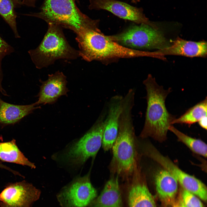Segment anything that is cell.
<instances>
[{
  "label": "cell",
  "instance_id": "obj_1",
  "mask_svg": "<svg viewBox=\"0 0 207 207\" xmlns=\"http://www.w3.org/2000/svg\"><path fill=\"white\" fill-rule=\"evenodd\" d=\"M135 98L126 95L123 99L118 135L112 147L109 168L112 175L129 180L139 164L133 118Z\"/></svg>",
  "mask_w": 207,
  "mask_h": 207
},
{
  "label": "cell",
  "instance_id": "obj_2",
  "mask_svg": "<svg viewBox=\"0 0 207 207\" xmlns=\"http://www.w3.org/2000/svg\"><path fill=\"white\" fill-rule=\"evenodd\" d=\"M143 84L146 91L147 107L140 137L142 138L150 137L162 142L166 140L169 128L176 118L168 111L165 103L171 89H164L150 74L148 75Z\"/></svg>",
  "mask_w": 207,
  "mask_h": 207
},
{
  "label": "cell",
  "instance_id": "obj_3",
  "mask_svg": "<svg viewBox=\"0 0 207 207\" xmlns=\"http://www.w3.org/2000/svg\"><path fill=\"white\" fill-rule=\"evenodd\" d=\"M80 57L88 61L152 56V52L127 48L110 39L99 30H86L76 35Z\"/></svg>",
  "mask_w": 207,
  "mask_h": 207
},
{
  "label": "cell",
  "instance_id": "obj_4",
  "mask_svg": "<svg viewBox=\"0 0 207 207\" xmlns=\"http://www.w3.org/2000/svg\"><path fill=\"white\" fill-rule=\"evenodd\" d=\"M40 12L26 15L42 19L47 24L58 25L76 35L87 30H99V20L82 13L74 0H44Z\"/></svg>",
  "mask_w": 207,
  "mask_h": 207
},
{
  "label": "cell",
  "instance_id": "obj_5",
  "mask_svg": "<svg viewBox=\"0 0 207 207\" xmlns=\"http://www.w3.org/2000/svg\"><path fill=\"white\" fill-rule=\"evenodd\" d=\"M47 31L39 45L28 51L38 69L46 68L59 59L74 60L80 57L78 50L68 43L60 26L49 23Z\"/></svg>",
  "mask_w": 207,
  "mask_h": 207
},
{
  "label": "cell",
  "instance_id": "obj_6",
  "mask_svg": "<svg viewBox=\"0 0 207 207\" xmlns=\"http://www.w3.org/2000/svg\"><path fill=\"white\" fill-rule=\"evenodd\" d=\"M107 110L106 104L93 126L68 147L61 156L62 159L72 166H78L95 156L102 145Z\"/></svg>",
  "mask_w": 207,
  "mask_h": 207
},
{
  "label": "cell",
  "instance_id": "obj_7",
  "mask_svg": "<svg viewBox=\"0 0 207 207\" xmlns=\"http://www.w3.org/2000/svg\"><path fill=\"white\" fill-rule=\"evenodd\" d=\"M133 25L122 32L108 36L112 41L130 49L160 50L170 45L168 41L158 28L149 24Z\"/></svg>",
  "mask_w": 207,
  "mask_h": 207
},
{
  "label": "cell",
  "instance_id": "obj_8",
  "mask_svg": "<svg viewBox=\"0 0 207 207\" xmlns=\"http://www.w3.org/2000/svg\"><path fill=\"white\" fill-rule=\"evenodd\" d=\"M142 152L143 154L156 162L163 168L169 172L183 189L198 196L204 201H206L207 188L200 180L182 170L151 143L144 144L142 147Z\"/></svg>",
  "mask_w": 207,
  "mask_h": 207
},
{
  "label": "cell",
  "instance_id": "obj_9",
  "mask_svg": "<svg viewBox=\"0 0 207 207\" xmlns=\"http://www.w3.org/2000/svg\"><path fill=\"white\" fill-rule=\"evenodd\" d=\"M40 191L25 180L9 183L0 193V207H30Z\"/></svg>",
  "mask_w": 207,
  "mask_h": 207
},
{
  "label": "cell",
  "instance_id": "obj_10",
  "mask_svg": "<svg viewBox=\"0 0 207 207\" xmlns=\"http://www.w3.org/2000/svg\"><path fill=\"white\" fill-rule=\"evenodd\" d=\"M89 8L90 10H105L121 19L132 21L137 24L143 23L152 26L145 17L141 8L117 0H89Z\"/></svg>",
  "mask_w": 207,
  "mask_h": 207
},
{
  "label": "cell",
  "instance_id": "obj_11",
  "mask_svg": "<svg viewBox=\"0 0 207 207\" xmlns=\"http://www.w3.org/2000/svg\"><path fill=\"white\" fill-rule=\"evenodd\" d=\"M89 172L77 178L63 193L64 200L69 207H85L96 197L97 191L91 184Z\"/></svg>",
  "mask_w": 207,
  "mask_h": 207
},
{
  "label": "cell",
  "instance_id": "obj_12",
  "mask_svg": "<svg viewBox=\"0 0 207 207\" xmlns=\"http://www.w3.org/2000/svg\"><path fill=\"white\" fill-rule=\"evenodd\" d=\"M123 98L121 95H115L106 103L107 114L102 145L105 151L112 148L118 136Z\"/></svg>",
  "mask_w": 207,
  "mask_h": 207
},
{
  "label": "cell",
  "instance_id": "obj_13",
  "mask_svg": "<svg viewBox=\"0 0 207 207\" xmlns=\"http://www.w3.org/2000/svg\"><path fill=\"white\" fill-rule=\"evenodd\" d=\"M128 181L130 182L128 198L129 207H156L140 165L136 167Z\"/></svg>",
  "mask_w": 207,
  "mask_h": 207
},
{
  "label": "cell",
  "instance_id": "obj_14",
  "mask_svg": "<svg viewBox=\"0 0 207 207\" xmlns=\"http://www.w3.org/2000/svg\"><path fill=\"white\" fill-rule=\"evenodd\" d=\"M66 77L62 72H56L49 74L48 79L43 82L35 103L45 104L54 103L60 97L66 94Z\"/></svg>",
  "mask_w": 207,
  "mask_h": 207
},
{
  "label": "cell",
  "instance_id": "obj_15",
  "mask_svg": "<svg viewBox=\"0 0 207 207\" xmlns=\"http://www.w3.org/2000/svg\"><path fill=\"white\" fill-rule=\"evenodd\" d=\"M162 57L167 55H182L190 57H205L207 53V43L205 41H188L179 38L168 47L154 52Z\"/></svg>",
  "mask_w": 207,
  "mask_h": 207
},
{
  "label": "cell",
  "instance_id": "obj_16",
  "mask_svg": "<svg viewBox=\"0 0 207 207\" xmlns=\"http://www.w3.org/2000/svg\"><path fill=\"white\" fill-rule=\"evenodd\" d=\"M157 193L166 207H170L175 203L178 190L176 178L168 171L163 168L158 170L154 176Z\"/></svg>",
  "mask_w": 207,
  "mask_h": 207
},
{
  "label": "cell",
  "instance_id": "obj_17",
  "mask_svg": "<svg viewBox=\"0 0 207 207\" xmlns=\"http://www.w3.org/2000/svg\"><path fill=\"white\" fill-rule=\"evenodd\" d=\"M118 177L113 175L106 184L93 207H122Z\"/></svg>",
  "mask_w": 207,
  "mask_h": 207
},
{
  "label": "cell",
  "instance_id": "obj_18",
  "mask_svg": "<svg viewBox=\"0 0 207 207\" xmlns=\"http://www.w3.org/2000/svg\"><path fill=\"white\" fill-rule=\"evenodd\" d=\"M35 103L16 105L5 102L0 98V123L5 124L14 123L38 108Z\"/></svg>",
  "mask_w": 207,
  "mask_h": 207
},
{
  "label": "cell",
  "instance_id": "obj_19",
  "mask_svg": "<svg viewBox=\"0 0 207 207\" xmlns=\"http://www.w3.org/2000/svg\"><path fill=\"white\" fill-rule=\"evenodd\" d=\"M0 161L27 166L32 168H36L34 164L20 150L14 139L9 141L0 142Z\"/></svg>",
  "mask_w": 207,
  "mask_h": 207
},
{
  "label": "cell",
  "instance_id": "obj_20",
  "mask_svg": "<svg viewBox=\"0 0 207 207\" xmlns=\"http://www.w3.org/2000/svg\"><path fill=\"white\" fill-rule=\"evenodd\" d=\"M206 97L202 101L188 109L179 118H176L172 124H185L190 126L198 122L202 118L207 116Z\"/></svg>",
  "mask_w": 207,
  "mask_h": 207
},
{
  "label": "cell",
  "instance_id": "obj_21",
  "mask_svg": "<svg viewBox=\"0 0 207 207\" xmlns=\"http://www.w3.org/2000/svg\"><path fill=\"white\" fill-rule=\"evenodd\" d=\"M21 5V0H0V15L10 26L16 38L20 37L17 29L15 8Z\"/></svg>",
  "mask_w": 207,
  "mask_h": 207
},
{
  "label": "cell",
  "instance_id": "obj_22",
  "mask_svg": "<svg viewBox=\"0 0 207 207\" xmlns=\"http://www.w3.org/2000/svg\"><path fill=\"white\" fill-rule=\"evenodd\" d=\"M168 130L176 135L179 141L185 145L193 152L206 157L207 145L204 141L188 136L172 125L169 127Z\"/></svg>",
  "mask_w": 207,
  "mask_h": 207
},
{
  "label": "cell",
  "instance_id": "obj_23",
  "mask_svg": "<svg viewBox=\"0 0 207 207\" xmlns=\"http://www.w3.org/2000/svg\"><path fill=\"white\" fill-rule=\"evenodd\" d=\"M180 195L185 207H204L201 201L196 195L183 188Z\"/></svg>",
  "mask_w": 207,
  "mask_h": 207
},
{
  "label": "cell",
  "instance_id": "obj_24",
  "mask_svg": "<svg viewBox=\"0 0 207 207\" xmlns=\"http://www.w3.org/2000/svg\"><path fill=\"white\" fill-rule=\"evenodd\" d=\"M14 51L13 47L0 36V89L2 87L1 85L3 78L1 68L2 60L5 57L12 53Z\"/></svg>",
  "mask_w": 207,
  "mask_h": 207
},
{
  "label": "cell",
  "instance_id": "obj_25",
  "mask_svg": "<svg viewBox=\"0 0 207 207\" xmlns=\"http://www.w3.org/2000/svg\"><path fill=\"white\" fill-rule=\"evenodd\" d=\"M36 0H21V4L28 7H34Z\"/></svg>",
  "mask_w": 207,
  "mask_h": 207
},
{
  "label": "cell",
  "instance_id": "obj_26",
  "mask_svg": "<svg viewBox=\"0 0 207 207\" xmlns=\"http://www.w3.org/2000/svg\"><path fill=\"white\" fill-rule=\"evenodd\" d=\"M198 123L200 127L203 129L206 130L207 129V117L205 116L201 118L198 122Z\"/></svg>",
  "mask_w": 207,
  "mask_h": 207
},
{
  "label": "cell",
  "instance_id": "obj_27",
  "mask_svg": "<svg viewBox=\"0 0 207 207\" xmlns=\"http://www.w3.org/2000/svg\"><path fill=\"white\" fill-rule=\"evenodd\" d=\"M170 207H185L181 200L180 195L179 196L174 203Z\"/></svg>",
  "mask_w": 207,
  "mask_h": 207
},
{
  "label": "cell",
  "instance_id": "obj_28",
  "mask_svg": "<svg viewBox=\"0 0 207 207\" xmlns=\"http://www.w3.org/2000/svg\"><path fill=\"white\" fill-rule=\"evenodd\" d=\"M0 168L7 170L15 175H16L17 173V171H15L11 169L9 167L4 165L2 163V162L1 161H0Z\"/></svg>",
  "mask_w": 207,
  "mask_h": 207
},
{
  "label": "cell",
  "instance_id": "obj_29",
  "mask_svg": "<svg viewBox=\"0 0 207 207\" xmlns=\"http://www.w3.org/2000/svg\"><path fill=\"white\" fill-rule=\"evenodd\" d=\"M75 1H77V0H74Z\"/></svg>",
  "mask_w": 207,
  "mask_h": 207
}]
</instances>
